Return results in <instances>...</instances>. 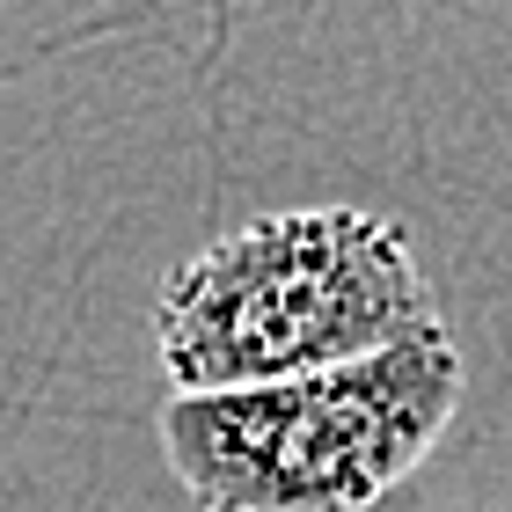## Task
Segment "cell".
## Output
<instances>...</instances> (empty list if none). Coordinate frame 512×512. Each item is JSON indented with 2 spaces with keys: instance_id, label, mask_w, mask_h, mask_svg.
I'll return each mask as SVG.
<instances>
[{
  "instance_id": "1",
  "label": "cell",
  "mask_w": 512,
  "mask_h": 512,
  "mask_svg": "<svg viewBox=\"0 0 512 512\" xmlns=\"http://www.w3.org/2000/svg\"><path fill=\"white\" fill-rule=\"evenodd\" d=\"M439 330L410 235L366 205L264 213L161 278L154 352L169 395L271 388L381 359Z\"/></svg>"
},
{
  "instance_id": "2",
  "label": "cell",
  "mask_w": 512,
  "mask_h": 512,
  "mask_svg": "<svg viewBox=\"0 0 512 512\" xmlns=\"http://www.w3.org/2000/svg\"><path fill=\"white\" fill-rule=\"evenodd\" d=\"M447 322L381 359L271 388L169 395L161 461L198 512H366L410 483L461 410Z\"/></svg>"
}]
</instances>
